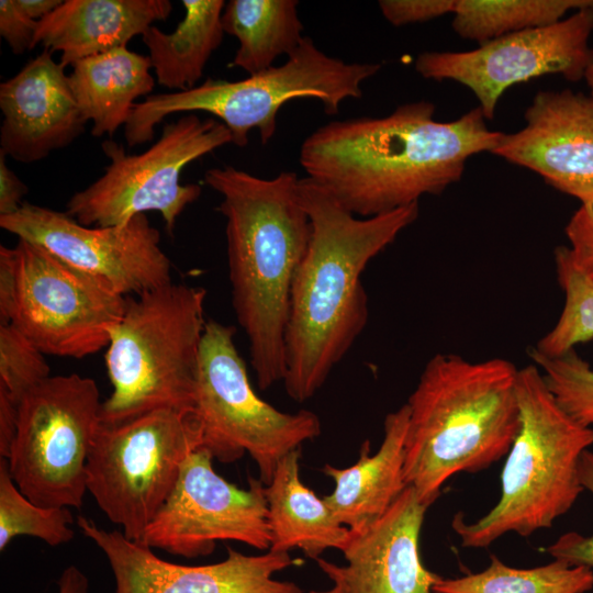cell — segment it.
<instances>
[{
    "label": "cell",
    "instance_id": "5",
    "mask_svg": "<svg viewBox=\"0 0 593 593\" xmlns=\"http://www.w3.org/2000/svg\"><path fill=\"white\" fill-rule=\"evenodd\" d=\"M519 430L506 455L501 495L473 523L456 514L451 527L467 548H485L506 533L528 537L549 528L584 491L582 454L593 446V427L573 421L557 403L536 365L518 369Z\"/></svg>",
    "mask_w": 593,
    "mask_h": 593
},
{
    "label": "cell",
    "instance_id": "4",
    "mask_svg": "<svg viewBox=\"0 0 593 593\" xmlns=\"http://www.w3.org/2000/svg\"><path fill=\"white\" fill-rule=\"evenodd\" d=\"M518 369L508 360L472 362L436 354L405 403L409 426L403 474L430 506L460 472L477 473L510 451L519 430Z\"/></svg>",
    "mask_w": 593,
    "mask_h": 593
},
{
    "label": "cell",
    "instance_id": "20",
    "mask_svg": "<svg viewBox=\"0 0 593 593\" xmlns=\"http://www.w3.org/2000/svg\"><path fill=\"white\" fill-rule=\"evenodd\" d=\"M169 0H65L38 21L34 47L60 53V65L127 47L136 35L165 21Z\"/></svg>",
    "mask_w": 593,
    "mask_h": 593
},
{
    "label": "cell",
    "instance_id": "24",
    "mask_svg": "<svg viewBox=\"0 0 593 593\" xmlns=\"http://www.w3.org/2000/svg\"><path fill=\"white\" fill-rule=\"evenodd\" d=\"M184 16L171 33L156 25L142 35L157 83L184 91L197 87L208 60L222 43L223 0H183Z\"/></svg>",
    "mask_w": 593,
    "mask_h": 593
},
{
    "label": "cell",
    "instance_id": "35",
    "mask_svg": "<svg viewBox=\"0 0 593 593\" xmlns=\"http://www.w3.org/2000/svg\"><path fill=\"white\" fill-rule=\"evenodd\" d=\"M38 21L19 9L14 0L0 1V35L12 53L33 49Z\"/></svg>",
    "mask_w": 593,
    "mask_h": 593
},
{
    "label": "cell",
    "instance_id": "21",
    "mask_svg": "<svg viewBox=\"0 0 593 593\" xmlns=\"http://www.w3.org/2000/svg\"><path fill=\"white\" fill-rule=\"evenodd\" d=\"M409 409L403 404L383 422V439L374 455L365 440L359 459L348 468L326 463L322 472L335 488L323 497L335 518L351 532H359L379 519L407 486L404 481V452Z\"/></svg>",
    "mask_w": 593,
    "mask_h": 593
},
{
    "label": "cell",
    "instance_id": "3",
    "mask_svg": "<svg viewBox=\"0 0 593 593\" xmlns=\"http://www.w3.org/2000/svg\"><path fill=\"white\" fill-rule=\"evenodd\" d=\"M299 180L293 171L264 179L233 166L204 172L222 197L232 306L261 390L284 378L291 288L311 237Z\"/></svg>",
    "mask_w": 593,
    "mask_h": 593
},
{
    "label": "cell",
    "instance_id": "26",
    "mask_svg": "<svg viewBox=\"0 0 593 593\" xmlns=\"http://www.w3.org/2000/svg\"><path fill=\"white\" fill-rule=\"evenodd\" d=\"M593 8V0H457L452 29L479 45L557 23L569 11Z\"/></svg>",
    "mask_w": 593,
    "mask_h": 593
},
{
    "label": "cell",
    "instance_id": "27",
    "mask_svg": "<svg viewBox=\"0 0 593 593\" xmlns=\"http://www.w3.org/2000/svg\"><path fill=\"white\" fill-rule=\"evenodd\" d=\"M488 568L456 579L439 578L433 593H586L593 589V570L556 560L535 568L506 566L496 556Z\"/></svg>",
    "mask_w": 593,
    "mask_h": 593
},
{
    "label": "cell",
    "instance_id": "9",
    "mask_svg": "<svg viewBox=\"0 0 593 593\" xmlns=\"http://www.w3.org/2000/svg\"><path fill=\"white\" fill-rule=\"evenodd\" d=\"M202 444L194 410L161 409L122 423L100 422L87 462V490L127 539L141 541Z\"/></svg>",
    "mask_w": 593,
    "mask_h": 593
},
{
    "label": "cell",
    "instance_id": "13",
    "mask_svg": "<svg viewBox=\"0 0 593 593\" xmlns=\"http://www.w3.org/2000/svg\"><path fill=\"white\" fill-rule=\"evenodd\" d=\"M592 32L593 8H584L557 23L507 34L471 51L422 53L415 69L424 78L468 87L485 120H491L504 91L516 83L552 74L571 81L584 78L593 63Z\"/></svg>",
    "mask_w": 593,
    "mask_h": 593
},
{
    "label": "cell",
    "instance_id": "19",
    "mask_svg": "<svg viewBox=\"0 0 593 593\" xmlns=\"http://www.w3.org/2000/svg\"><path fill=\"white\" fill-rule=\"evenodd\" d=\"M0 109V150L22 164L69 146L87 124L65 67L47 49L1 82Z\"/></svg>",
    "mask_w": 593,
    "mask_h": 593
},
{
    "label": "cell",
    "instance_id": "41",
    "mask_svg": "<svg viewBox=\"0 0 593 593\" xmlns=\"http://www.w3.org/2000/svg\"><path fill=\"white\" fill-rule=\"evenodd\" d=\"M309 593H346L344 589L339 584H334L332 589L318 591V590H311Z\"/></svg>",
    "mask_w": 593,
    "mask_h": 593
},
{
    "label": "cell",
    "instance_id": "32",
    "mask_svg": "<svg viewBox=\"0 0 593 593\" xmlns=\"http://www.w3.org/2000/svg\"><path fill=\"white\" fill-rule=\"evenodd\" d=\"M579 477L583 489L593 495V451L590 449L581 456ZM546 551L552 559L593 570V533L589 536L577 532L566 533L549 545Z\"/></svg>",
    "mask_w": 593,
    "mask_h": 593
},
{
    "label": "cell",
    "instance_id": "10",
    "mask_svg": "<svg viewBox=\"0 0 593 593\" xmlns=\"http://www.w3.org/2000/svg\"><path fill=\"white\" fill-rule=\"evenodd\" d=\"M234 335L230 325L214 320L205 323L194 396L202 447L223 463L248 454L267 485L287 454L321 434V421L312 411L284 413L260 399L249 382Z\"/></svg>",
    "mask_w": 593,
    "mask_h": 593
},
{
    "label": "cell",
    "instance_id": "38",
    "mask_svg": "<svg viewBox=\"0 0 593 593\" xmlns=\"http://www.w3.org/2000/svg\"><path fill=\"white\" fill-rule=\"evenodd\" d=\"M57 586L58 593H89V580L76 566L63 570Z\"/></svg>",
    "mask_w": 593,
    "mask_h": 593
},
{
    "label": "cell",
    "instance_id": "28",
    "mask_svg": "<svg viewBox=\"0 0 593 593\" xmlns=\"http://www.w3.org/2000/svg\"><path fill=\"white\" fill-rule=\"evenodd\" d=\"M555 264L564 305L555 326L533 347L547 357L561 356L593 339V280L573 265L567 246L555 249Z\"/></svg>",
    "mask_w": 593,
    "mask_h": 593
},
{
    "label": "cell",
    "instance_id": "36",
    "mask_svg": "<svg viewBox=\"0 0 593 593\" xmlns=\"http://www.w3.org/2000/svg\"><path fill=\"white\" fill-rule=\"evenodd\" d=\"M5 157L0 150V216L15 213L29 192L26 184L7 165Z\"/></svg>",
    "mask_w": 593,
    "mask_h": 593
},
{
    "label": "cell",
    "instance_id": "31",
    "mask_svg": "<svg viewBox=\"0 0 593 593\" xmlns=\"http://www.w3.org/2000/svg\"><path fill=\"white\" fill-rule=\"evenodd\" d=\"M44 353L12 324H0V389L19 405L34 387L51 377Z\"/></svg>",
    "mask_w": 593,
    "mask_h": 593
},
{
    "label": "cell",
    "instance_id": "17",
    "mask_svg": "<svg viewBox=\"0 0 593 593\" xmlns=\"http://www.w3.org/2000/svg\"><path fill=\"white\" fill-rule=\"evenodd\" d=\"M525 121L522 130L502 133L492 154L539 174L581 203L593 201V98L569 89L539 91Z\"/></svg>",
    "mask_w": 593,
    "mask_h": 593
},
{
    "label": "cell",
    "instance_id": "12",
    "mask_svg": "<svg viewBox=\"0 0 593 593\" xmlns=\"http://www.w3.org/2000/svg\"><path fill=\"white\" fill-rule=\"evenodd\" d=\"M101 404L96 381L78 373L51 376L21 399L8 462L29 500L44 507L82 506Z\"/></svg>",
    "mask_w": 593,
    "mask_h": 593
},
{
    "label": "cell",
    "instance_id": "18",
    "mask_svg": "<svg viewBox=\"0 0 593 593\" xmlns=\"http://www.w3.org/2000/svg\"><path fill=\"white\" fill-rule=\"evenodd\" d=\"M429 506L407 485L387 512L351 532L342 552L346 566L317 558L320 569L346 593H433L440 578L419 555V536Z\"/></svg>",
    "mask_w": 593,
    "mask_h": 593
},
{
    "label": "cell",
    "instance_id": "1",
    "mask_svg": "<svg viewBox=\"0 0 593 593\" xmlns=\"http://www.w3.org/2000/svg\"><path fill=\"white\" fill-rule=\"evenodd\" d=\"M428 101L407 102L382 118L332 121L302 143L306 177L346 210L371 217L418 203L459 181L467 160L494 149L492 131L478 107L439 122Z\"/></svg>",
    "mask_w": 593,
    "mask_h": 593
},
{
    "label": "cell",
    "instance_id": "40",
    "mask_svg": "<svg viewBox=\"0 0 593 593\" xmlns=\"http://www.w3.org/2000/svg\"><path fill=\"white\" fill-rule=\"evenodd\" d=\"M584 79L586 80V83L591 90V97L593 98V63L588 67Z\"/></svg>",
    "mask_w": 593,
    "mask_h": 593
},
{
    "label": "cell",
    "instance_id": "14",
    "mask_svg": "<svg viewBox=\"0 0 593 593\" xmlns=\"http://www.w3.org/2000/svg\"><path fill=\"white\" fill-rule=\"evenodd\" d=\"M212 461L202 446L189 456L139 542L184 558L209 556L226 540L269 550L266 485L248 477V488L240 489L217 474Z\"/></svg>",
    "mask_w": 593,
    "mask_h": 593
},
{
    "label": "cell",
    "instance_id": "33",
    "mask_svg": "<svg viewBox=\"0 0 593 593\" xmlns=\"http://www.w3.org/2000/svg\"><path fill=\"white\" fill-rule=\"evenodd\" d=\"M573 265L593 280V201L581 203L566 226Z\"/></svg>",
    "mask_w": 593,
    "mask_h": 593
},
{
    "label": "cell",
    "instance_id": "6",
    "mask_svg": "<svg viewBox=\"0 0 593 593\" xmlns=\"http://www.w3.org/2000/svg\"><path fill=\"white\" fill-rule=\"evenodd\" d=\"M205 298L204 288L172 281L126 296L104 355L112 392L101 404L102 423L194 410Z\"/></svg>",
    "mask_w": 593,
    "mask_h": 593
},
{
    "label": "cell",
    "instance_id": "39",
    "mask_svg": "<svg viewBox=\"0 0 593 593\" xmlns=\"http://www.w3.org/2000/svg\"><path fill=\"white\" fill-rule=\"evenodd\" d=\"M21 11L31 19L40 21L53 12L61 0H14Z\"/></svg>",
    "mask_w": 593,
    "mask_h": 593
},
{
    "label": "cell",
    "instance_id": "8",
    "mask_svg": "<svg viewBox=\"0 0 593 593\" xmlns=\"http://www.w3.org/2000/svg\"><path fill=\"white\" fill-rule=\"evenodd\" d=\"M126 296L25 239L0 246V324L45 355L85 358L107 348Z\"/></svg>",
    "mask_w": 593,
    "mask_h": 593
},
{
    "label": "cell",
    "instance_id": "22",
    "mask_svg": "<svg viewBox=\"0 0 593 593\" xmlns=\"http://www.w3.org/2000/svg\"><path fill=\"white\" fill-rule=\"evenodd\" d=\"M301 448L287 454L265 486L271 551L299 548L317 559L327 549L343 550L350 530L340 524L324 499L300 479Z\"/></svg>",
    "mask_w": 593,
    "mask_h": 593
},
{
    "label": "cell",
    "instance_id": "25",
    "mask_svg": "<svg viewBox=\"0 0 593 593\" xmlns=\"http://www.w3.org/2000/svg\"><path fill=\"white\" fill-rule=\"evenodd\" d=\"M295 0H230L222 25L238 41L232 65L249 76L270 67L278 56H290L303 40Z\"/></svg>",
    "mask_w": 593,
    "mask_h": 593
},
{
    "label": "cell",
    "instance_id": "30",
    "mask_svg": "<svg viewBox=\"0 0 593 593\" xmlns=\"http://www.w3.org/2000/svg\"><path fill=\"white\" fill-rule=\"evenodd\" d=\"M530 359L541 371L544 381L559 406L578 424L593 426V368L575 349L547 357L533 347Z\"/></svg>",
    "mask_w": 593,
    "mask_h": 593
},
{
    "label": "cell",
    "instance_id": "37",
    "mask_svg": "<svg viewBox=\"0 0 593 593\" xmlns=\"http://www.w3.org/2000/svg\"><path fill=\"white\" fill-rule=\"evenodd\" d=\"M18 428V405L0 389V456L9 458Z\"/></svg>",
    "mask_w": 593,
    "mask_h": 593
},
{
    "label": "cell",
    "instance_id": "29",
    "mask_svg": "<svg viewBox=\"0 0 593 593\" xmlns=\"http://www.w3.org/2000/svg\"><path fill=\"white\" fill-rule=\"evenodd\" d=\"M67 507H44L29 500L14 483L9 462L0 458V550L18 536L38 538L56 547L69 542L75 533Z\"/></svg>",
    "mask_w": 593,
    "mask_h": 593
},
{
    "label": "cell",
    "instance_id": "11",
    "mask_svg": "<svg viewBox=\"0 0 593 593\" xmlns=\"http://www.w3.org/2000/svg\"><path fill=\"white\" fill-rule=\"evenodd\" d=\"M230 143L232 135L222 122L194 113L165 124L159 138L139 154L105 139L101 148L109 164L103 175L75 192L65 212L85 226L107 227L157 211L172 234L177 219L202 192L199 184L180 182L182 170Z\"/></svg>",
    "mask_w": 593,
    "mask_h": 593
},
{
    "label": "cell",
    "instance_id": "34",
    "mask_svg": "<svg viewBox=\"0 0 593 593\" xmlns=\"http://www.w3.org/2000/svg\"><path fill=\"white\" fill-rule=\"evenodd\" d=\"M457 0H381L384 19L394 26L427 22L454 13Z\"/></svg>",
    "mask_w": 593,
    "mask_h": 593
},
{
    "label": "cell",
    "instance_id": "16",
    "mask_svg": "<svg viewBox=\"0 0 593 593\" xmlns=\"http://www.w3.org/2000/svg\"><path fill=\"white\" fill-rule=\"evenodd\" d=\"M77 526L107 557L115 593H303L296 583L273 578L296 563L289 552L244 555L228 547L220 562L186 566L164 560L150 547L86 516H78Z\"/></svg>",
    "mask_w": 593,
    "mask_h": 593
},
{
    "label": "cell",
    "instance_id": "23",
    "mask_svg": "<svg viewBox=\"0 0 593 593\" xmlns=\"http://www.w3.org/2000/svg\"><path fill=\"white\" fill-rule=\"evenodd\" d=\"M152 61L121 47L80 59L71 65L70 87L94 137H112L132 115L136 99L155 87Z\"/></svg>",
    "mask_w": 593,
    "mask_h": 593
},
{
    "label": "cell",
    "instance_id": "7",
    "mask_svg": "<svg viewBox=\"0 0 593 593\" xmlns=\"http://www.w3.org/2000/svg\"><path fill=\"white\" fill-rule=\"evenodd\" d=\"M380 64L346 63L321 51L304 36L286 63L243 80L206 79L197 87L153 93L136 102L124 125L128 147L153 141L155 127L168 115L202 111L222 122L238 147L257 130L262 145L273 137L281 107L296 98H315L324 112L337 114L342 102L362 96L361 83L374 76Z\"/></svg>",
    "mask_w": 593,
    "mask_h": 593
},
{
    "label": "cell",
    "instance_id": "2",
    "mask_svg": "<svg viewBox=\"0 0 593 593\" xmlns=\"http://www.w3.org/2000/svg\"><path fill=\"white\" fill-rule=\"evenodd\" d=\"M300 201L311 223L295 272L284 336L287 394L311 399L365 329L368 296L361 275L418 216V203L359 217L314 180L300 178Z\"/></svg>",
    "mask_w": 593,
    "mask_h": 593
},
{
    "label": "cell",
    "instance_id": "15",
    "mask_svg": "<svg viewBox=\"0 0 593 593\" xmlns=\"http://www.w3.org/2000/svg\"><path fill=\"white\" fill-rule=\"evenodd\" d=\"M0 227L124 296L172 281L171 260L160 247V233L145 214L124 225L92 227L66 212L24 201L15 213L0 216Z\"/></svg>",
    "mask_w": 593,
    "mask_h": 593
}]
</instances>
